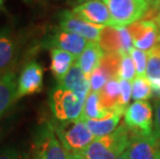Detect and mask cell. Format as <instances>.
I'll return each instance as SVG.
<instances>
[{
    "label": "cell",
    "instance_id": "cell-1",
    "mask_svg": "<svg viewBox=\"0 0 160 159\" xmlns=\"http://www.w3.org/2000/svg\"><path fill=\"white\" fill-rule=\"evenodd\" d=\"M130 137V130L122 123L114 132L96 137L82 155L85 159H116L127 149Z\"/></svg>",
    "mask_w": 160,
    "mask_h": 159
},
{
    "label": "cell",
    "instance_id": "cell-2",
    "mask_svg": "<svg viewBox=\"0 0 160 159\" xmlns=\"http://www.w3.org/2000/svg\"><path fill=\"white\" fill-rule=\"evenodd\" d=\"M57 137L67 153H82L95 140L84 121L52 122Z\"/></svg>",
    "mask_w": 160,
    "mask_h": 159
},
{
    "label": "cell",
    "instance_id": "cell-3",
    "mask_svg": "<svg viewBox=\"0 0 160 159\" xmlns=\"http://www.w3.org/2000/svg\"><path fill=\"white\" fill-rule=\"evenodd\" d=\"M50 107L57 121L79 120L83 113L85 100L70 90L56 87L50 93Z\"/></svg>",
    "mask_w": 160,
    "mask_h": 159
},
{
    "label": "cell",
    "instance_id": "cell-4",
    "mask_svg": "<svg viewBox=\"0 0 160 159\" xmlns=\"http://www.w3.org/2000/svg\"><path fill=\"white\" fill-rule=\"evenodd\" d=\"M30 159H68V153L57 137L52 122L45 123L36 131Z\"/></svg>",
    "mask_w": 160,
    "mask_h": 159
},
{
    "label": "cell",
    "instance_id": "cell-5",
    "mask_svg": "<svg viewBox=\"0 0 160 159\" xmlns=\"http://www.w3.org/2000/svg\"><path fill=\"white\" fill-rule=\"evenodd\" d=\"M113 27H127L139 21L149 11L148 0H107Z\"/></svg>",
    "mask_w": 160,
    "mask_h": 159
},
{
    "label": "cell",
    "instance_id": "cell-6",
    "mask_svg": "<svg viewBox=\"0 0 160 159\" xmlns=\"http://www.w3.org/2000/svg\"><path fill=\"white\" fill-rule=\"evenodd\" d=\"M124 123L130 132L139 134L153 133V110L148 101H134L126 107Z\"/></svg>",
    "mask_w": 160,
    "mask_h": 159
},
{
    "label": "cell",
    "instance_id": "cell-7",
    "mask_svg": "<svg viewBox=\"0 0 160 159\" xmlns=\"http://www.w3.org/2000/svg\"><path fill=\"white\" fill-rule=\"evenodd\" d=\"M98 43L104 53H119L121 55L129 54L134 48L127 27L105 26L100 33Z\"/></svg>",
    "mask_w": 160,
    "mask_h": 159
},
{
    "label": "cell",
    "instance_id": "cell-8",
    "mask_svg": "<svg viewBox=\"0 0 160 159\" xmlns=\"http://www.w3.org/2000/svg\"><path fill=\"white\" fill-rule=\"evenodd\" d=\"M60 29L64 31L77 33L89 42H98L100 33L105 26L93 24L74 15L72 11H63L59 15Z\"/></svg>",
    "mask_w": 160,
    "mask_h": 159
},
{
    "label": "cell",
    "instance_id": "cell-9",
    "mask_svg": "<svg viewBox=\"0 0 160 159\" xmlns=\"http://www.w3.org/2000/svg\"><path fill=\"white\" fill-rule=\"evenodd\" d=\"M159 151V140L153 133L130 132L129 144L124 155L128 159H157Z\"/></svg>",
    "mask_w": 160,
    "mask_h": 159
},
{
    "label": "cell",
    "instance_id": "cell-10",
    "mask_svg": "<svg viewBox=\"0 0 160 159\" xmlns=\"http://www.w3.org/2000/svg\"><path fill=\"white\" fill-rule=\"evenodd\" d=\"M127 28L134 48L149 52L160 43L158 28L154 20H139L127 26Z\"/></svg>",
    "mask_w": 160,
    "mask_h": 159
},
{
    "label": "cell",
    "instance_id": "cell-11",
    "mask_svg": "<svg viewBox=\"0 0 160 159\" xmlns=\"http://www.w3.org/2000/svg\"><path fill=\"white\" fill-rule=\"evenodd\" d=\"M43 68L36 61H30L23 67L18 77V99L24 96L38 93L42 89Z\"/></svg>",
    "mask_w": 160,
    "mask_h": 159
},
{
    "label": "cell",
    "instance_id": "cell-12",
    "mask_svg": "<svg viewBox=\"0 0 160 159\" xmlns=\"http://www.w3.org/2000/svg\"><path fill=\"white\" fill-rule=\"evenodd\" d=\"M88 40L85 37L81 36L77 33L64 31L60 29L49 36L43 46L46 48L51 49H60L65 52H68L78 59L83 53V51L88 45Z\"/></svg>",
    "mask_w": 160,
    "mask_h": 159
},
{
    "label": "cell",
    "instance_id": "cell-13",
    "mask_svg": "<svg viewBox=\"0 0 160 159\" xmlns=\"http://www.w3.org/2000/svg\"><path fill=\"white\" fill-rule=\"evenodd\" d=\"M19 38L8 27L0 28V73L12 70L19 58Z\"/></svg>",
    "mask_w": 160,
    "mask_h": 159
},
{
    "label": "cell",
    "instance_id": "cell-14",
    "mask_svg": "<svg viewBox=\"0 0 160 159\" xmlns=\"http://www.w3.org/2000/svg\"><path fill=\"white\" fill-rule=\"evenodd\" d=\"M72 12L85 21L102 26H113L110 11L102 0H89L74 6Z\"/></svg>",
    "mask_w": 160,
    "mask_h": 159
},
{
    "label": "cell",
    "instance_id": "cell-15",
    "mask_svg": "<svg viewBox=\"0 0 160 159\" xmlns=\"http://www.w3.org/2000/svg\"><path fill=\"white\" fill-rule=\"evenodd\" d=\"M57 86L72 91L83 100H86L88 94L91 91L90 79L83 72L77 61L71 66L65 77L60 82H58Z\"/></svg>",
    "mask_w": 160,
    "mask_h": 159
},
{
    "label": "cell",
    "instance_id": "cell-16",
    "mask_svg": "<svg viewBox=\"0 0 160 159\" xmlns=\"http://www.w3.org/2000/svg\"><path fill=\"white\" fill-rule=\"evenodd\" d=\"M18 77L13 69L0 73V118L18 100Z\"/></svg>",
    "mask_w": 160,
    "mask_h": 159
},
{
    "label": "cell",
    "instance_id": "cell-17",
    "mask_svg": "<svg viewBox=\"0 0 160 159\" xmlns=\"http://www.w3.org/2000/svg\"><path fill=\"white\" fill-rule=\"evenodd\" d=\"M126 107L118 106L114 107L113 110L108 112V116L103 119L99 120H85L84 122L90 130V132L95 137H100L103 135H108L117 129V125L120 122L122 115L125 113Z\"/></svg>",
    "mask_w": 160,
    "mask_h": 159
},
{
    "label": "cell",
    "instance_id": "cell-18",
    "mask_svg": "<svg viewBox=\"0 0 160 159\" xmlns=\"http://www.w3.org/2000/svg\"><path fill=\"white\" fill-rule=\"evenodd\" d=\"M103 56L104 52L100 48L99 43L89 42L81 56L77 59V63L79 64L83 72L89 77L90 74L100 65Z\"/></svg>",
    "mask_w": 160,
    "mask_h": 159
},
{
    "label": "cell",
    "instance_id": "cell-19",
    "mask_svg": "<svg viewBox=\"0 0 160 159\" xmlns=\"http://www.w3.org/2000/svg\"><path fill=\"white\" fill-rule=\"evenodd\" d=\"M77 58L72 54L60 49H51V72L57 82H60L68 72Z\"/></svg>",
    "mask_w": 160,
    "mask_h": 159
},
{
    "label": "cell",
    "instance_id": "cell-20",
    "mask_svg": "<svg viewBox=\"0 0 160 159\" xmlns=\"http://www.w3.org/2000/svg\"><path fill=\"white\" fill-rule=\"evenodd\" d=\"M108 112L110 111L105 110L104 107L101 106L100 99H99V93L90 91V93L88 94L86 100H85L83 113H82V116L79 120L85 121V120H90V119H93V120L103 119L104 117L108 116Z\"/></svg>",
    "mask_w": 160,
    "mask_h": 159
},
{
    "label": "cell",
    "instance_id": "cell-21",
    "mask_svg": "<svg viewBox=\"0 0 160 159\" xmlns=\"http://www.w3.org/2000/svg\"><path fill=\"white\" fill-rule=\"evenodd\" d=\"M120 83L118 77L108 81V83L99 92L101 106L108 111L120 106Z\"/></svg>",
    "mask_w": 160,
    "mask_h": 159
},
{
    "label": "cell",
    "instance_id": "cell-22",
    "mask_svg": "<svg viewBox=\"0 0 160 159\" xmlns=\"http://www.w3.org/2000/svg\"><path fill=\"white\" fill-rule=\"evenodd\" d=\"M131 97L134 101H144L153 95L151 83L146 77H137L131 83Z\"/></svg>",
    "mask_w": 160,
    "mask_h": 159
},
{
    "label": "cell",
    "instance_id": "cell-23",
    "mask_svg": "<svg viewBox=\"0 0 160 159\" xmlns=\"http://www.w3.org/2000/svg\"><path fill=\"white\" fill-rule=\"evenodd\" d=\"M148 53V64L146 77L151 82L160 81V43Z\"/></svg>",
    "mask_w": 160,
    "mask_h": 159
},
{
    "label": "cell",
    "instance_id": "cell-24",
    "mask_svg": "<svg viewBox=\"0 0 160 159\" xmlns=\"http://www.w3.org/2000/svg\"><path fill=\"white\" fill-rule=\"evenodd\" d=\"M135 73H137L135 65L130 54H123L122 55L120 67H119L118 79L126 80L132 83L133 80L135 79Z\"/></svg>",
    "mask_w": 160,
    "mask_h": 159
},
{
    "label": "cell",
    "instance_id": "cell-25",
    "mask_svg": "<svg viewBox=\"0 0 160 159\" xmlns=\"http://www.w3.org/2000/svg\"><path fill=\"white\" fill-rule=\"evenodd\" d=\"M130 56L134 62L135 70H137L138 77H146L147 72V64H148V53L145 51L138 50L133 48L130 51Z\"/></svg>",
    "mask_w": 160,
    "mask_h": 159
},
{
    "label": "cell",
    "instance_id": "cell-26",
    "mask_svg": "<svg viewBox=\"0 0 160 159\" xmlns=\"http://www.w3.org/2000/svg\"><path fill=\"white\" fill-rule=\"evenodd\" d=\"M89 79L91 84V91L96 93H99L105 84L108 83V81H110L108 77L105 74V72L99 66L90 74Z\"/></svg>",
    "mask_w": 160,
    "mask_h": 159
},
{
    "label": "cell",
    "instance_id": "cell-27",
    "mask_svg": "<svg viewBox=\"0 0 160 159\" xmlns=\"http://www.w3.org/2000/svg\"><path fill=\"white\" fill-rule=\"evenodd\" d=\"M0 159H30V153L16 147H5L0 152Z\"/></svg>",
    "mask_w": 160,
    "mask_h": 159
},
{
    "label": "cell",
    "instance_id": "cell-28",
    "mask_svg": "<svg viewBox=\"0 0 160 159\" xmlns=\"http://www.w3.org/2000/svg\"><path fill=\"white\" fill-rule=\"evenodd\" d=\"M119 83H120V106L123 107H127V104L131 98L132 93V87L131 82L126 80L119 79Z\"/></svg>",
    "mask_w": 160,
    "mask_h": 159
},
{
    "label": "cell",
    "instance_id": "cell-29",
    "mask_svg": "<svg viewBox=\"0 0 160 159\" xmlns=\"http://www.w3.org/2000/svg\"><path fill=\"white\" fill-rule=\"evenodd\" d=\"M153 134L156 138L160 140V97L155 101V117L153 125Z\"/></svg>",
    "mask_w": 160,
    "mask_h": 159
},
{
    "label": "cell",
    "instance_id": "cell-30",
    "mask_svg": "<svg viewBox=\"0 0 160 159\" xmlns=\"http://www.w3.org/2000/svg\"><path fill=\"white\" fill-rule=\"evenodd\" d=\"M68 159H85L82 153H69Z\"/></svg>",
    "mask_w": 160,
    "mask_h": 159
},
{
    "label": "cell",
    "instance_id": "cell-31",
    "mask_svg": "<svg viewBox=\"0 0 160 159\" xmlns=\"http://www.w3.org/2000/svg\"><path fill=\"white\" fill-rule=\"evenodd\" d=\"M155 23H156V25H157V28H158V33H159V42H160V8H159V12H158V15L157 17L155 18Z\"/></svg>",
    "mask_w": 160,
    "mask_h": 159
},
{
    "label": "cell",
    "instance_id": "cell-32",
    "mask_svg": "<svg viewBox=\"0 0 160 159\" xmlns=\"http://www.w3.org/2000/svg\"><path fill=\"white\" fill-rule=\"evenodd\" d=\"M148 1H151L155 6H160V0H148Z\"/></svg>",
    "mask_w": 160,
    "mask_h": 159
},
{
    "label": "cell",
    "instance_id": "cell-33",
    "mask_svg": "<svg viewBox=\"0 0 160 159\" xmlns=\"http://www.w3.org/2000/svg\"><path fill=\"white\" fill-rule=\"evenodd\" d=\"M4 6V0H0V9H3Z\"/></svg>",
    "mask_w": 160,
    "mask_h": 159
},
{
    "label": "cell",
    "instance_id": "cell-34",
    "mask_svg": "<svg viewBox=\"0 0 160 159\" xmlns=\"http://www.w3.org/2000/svg\"><path fill=\"white\" fill-rule=\"evenodd\" d=\"M116 159H128V158L126 157L125 155H124V153H123V154H122V155H120V156H119L118 158H116Z\"/></svg>",
    "mask_w": 160,
    "mask_h": 159
},
{
    "label": "cell",
    "instance_id": "cell-35",
    "mask_svg": "<svg viewBox=\"0 0 160 159\" xmlns=\"http://www.w3.org/2000/svg\"><path fill=\"white\" fill-rule=\"evenodd\" d=\"M86 1H89V0H77L78 3H83V2H86Z\"/></svg>",
    "mask_w": 160,
    "mask_h": 159
},
{
    "label": "cell",
    "instance_id": "cell-36",
    "mask_svg": "<svg viewBox=\"0 0 160 159\" xmlns=\"http://www.w3.org/2000/svg\"><path fill=\"white\" fill-rule=\"evenodd\" d=\"M2 135H3V134H2V131L0 130V141H1V138H2Z\"/></svg>",
    "mask_w": 160,
    "mask_h": 159
},
{
    "label": "cell",
    "instance_id": "cell-37",
    "mask_svg": "<svg viewBox=\"0 0 160 159\" xmlns=\"http://www.w3.org/2000/svg\"><path fill=\"white\" fill-rule=\"evenodd\" d=\"M157 159H160V151H159V153H158V156H157Z\"/></svg>",
    "mask_w": 160,
    "mask_h": 159
},
{
    "label": "cell",
    "instance_id": "cell-38",
    "mask_svg": "<svg viewBox=\"0 0 160 159\" xmlns=\"http://www.w3.org/2000/svg\"><path fill=\"white\" fill-rule=\"evenodd\" d=\"M24 1H30V0H24Z\"/></svg>",
    "mask_w": 160,
    "mask_h": 159
},
{
    "label": "cell",
    "instance_id": "cell-39",
    "mask_svg": "<svg viewBox=\"0 0 160 159\" xmlns=\"http://www.w3.org/2000/svg\"><path fill=\"white\" fill-rule=\"evenodd\" d=\"M102 1H107V0H102Z\"/></svg>",
    "mask_w": 160,
    "mask_h": 159
}]
</instances>
